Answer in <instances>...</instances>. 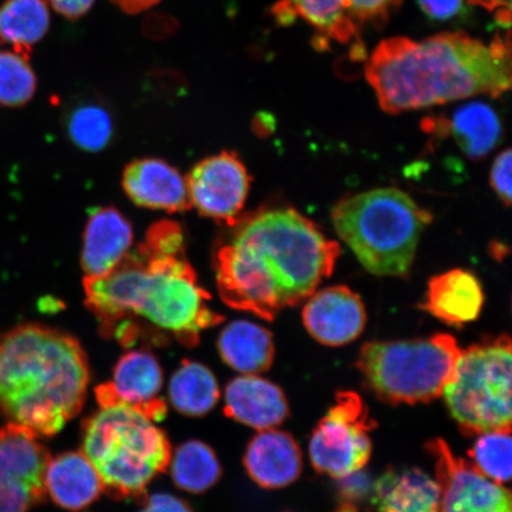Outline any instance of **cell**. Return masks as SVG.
Returning a JSON list of instances; mask_svg holds the SVG:
<instances>
[{
	"label": "cell",
	"mask_w": 512,
	"mask_h": 512,
	"mask_svg": "<svg viewBox=\"0 0 512 512\" xmlns=\"http://www.w3.org/2000/svg\"><path fill=\"white\" fill-rule=\"evenodd\" d=\"M217 248V288L233 309L274 320L334 273L341 246L292 208L239 217Z\"/></svg>",
	"instance_id": "6da1fadb"
},
{
	"label": "cell",
	"mask_w": 512,
	"mask_h": 512,
	"mask_svg": "<svg viewBox=\"0 0 512 512\" xmlns=\"http://www.w3.org/2000/svg\"><path fill=\"white\" fill-rule=\"evenodd\" d=\"M86 305L102 337L121 347L194 348L223 317L211 309L184 251H160L144 242L111 273L85 278Z\"/></svg>",
	"instance_id": "7a4b0ae2"
},
{
	"label": "cell",
	"mask_w": 512,
	"mask_h": 512,
	"mask_svg": "<svg viewBox=\"0 0 512 512\" xmlns=\"http://www.w3.org/2000/svg\"><path fill=\"white\" fill-rule=\"evenodd\" d=\"M510 34L489 43L465 32L413 41H382L364 69L382 110L388 114L447 104L479 94L502 95L511 86Z\"/></svg>",
	"instance_id": "3957f363"
},
{
	"label": "cell",
	"mask_w": 512,
	"mask_h": 512,
	"mask_svg": "<svg viewBox=\"0 0 512 512\" xmlns=\"http://www.w3.org/2000/svg\"><path fill=\"white\" fill-rule=\"evenodd\" d=\"M91 369L78 339L41 324L0 339V413L38 438L54 437L81 412Z\"/></svg>",
	"instance_id": "277c9868"
},
{
	"label": "cell",
	"mask_w": 512,
	"mask_h": 512,
	"mask_svg": "<svg viewBox=\"0 0 512 512\" xmlns=\"http://www.w3.org/2000/svg\"><path fill=\"white\" fill-rule=\"evenodd\" d=\"M82 453L98 471L108 496L139 502L172 456L170 441L155 421L119 402L99 405L83 420Z\"/></svg>",
	"instance_id": "5b68a950"
},
{
	"label": "cell",
	"mask_w": 512,
	"mask_h": 512,
	"mask_svg": "<svg viewBox=\"0 0 512 512\" xmlns=\"http://www.w3.org/2000/svg\"><path fill=\"white\" fill-rule=\"evenodd\" d=\"M433 216L399 189L383 188L344 198L332 209L339 238L368 272L407 277Z\"/></svg>",
	"instance_id": "8992f818"
},
{
	"label": "cell",
	"mask_w": 512,
	"mask_h": 512,
	"mask_svg": "<svg viewBox=\"0 0 512 512\" xmlns=\"http://www.w3.org/2000/svg\"><path fill=\"white\" fill-rule=\"evenodd\" d=\"M462 349L451 335L364 344L357 368L377 398L416 405L440 398Z\"/></svg>",
	"instance_id": "52a82bcc"
},
{
	"label": "cell",
	"mask_w": 512,
	"mask_h": 512,
	"mask_svg": "<svg viewBox=\"0 0 512 512\" xmlns=\"http://www.w3.org/2000/svg\"><path fill=\"white\" fill-rule=\"evenodd\" d=\"M511 371L508 335L486 339L462 351L443 395L464 435L511 431Z\"/></svg>",
	"instance_id": "ba28073f"
},
{
	"label": "cell",
	"mask_w": 512,
	"mask_h": 512,
	"mask_svg": "<svg viewBox=\"0 0 512 512\" xmlns=\"http://www.w3.org/2000/svg\"><path fill=\"white\" fill-rule=\"evenodd\" d=\"M376 427L361 396L350 390L319 421L310 440L312 466L322 475L342 478L364 469L370 460V432Z\"/></svg>",
	"instance_id": "9c48e42d"
},
{
	"label": "cell",
	"mask_w": 512,
	"mask_h": 512,
	"mask_svg": "<svg viewBox=\"0 0 512 512\" xmlns=\"http://www.w3.org/2000/svg\"><path fill=\"white\" fill-rule=\"evenodd\" d=\"M50 459L28 428L12 422L0 428V512H28L44 501Z\"/></svg>",
	"instance_id": "30bf717a"
},
{
	"label": "cell",
	"mask_w": 512,
	"mask_h": 512,
	"mask_svg": "<svg viewBox=\"0 0 512 512\" xmlns=\"http://www.w3.org/2000/svg\"><path fill=\"white\" fill-rule=\"evenodd\" d=\"M440 488L439 512H512L510 491L459 458L445 440L427 445Z\"/></svg>",
	"instance_id": "8fae6325"
},
{
	"label": "cell",
	"mask_w": 512,
	"mask_h": 512,
	"mask_svg": "<svg viewBox=\"0 0 512 512\" xmlns=\"http://www.w3.org/2000/svg\"><path fill=\"white\" fill-rule=\"evenodd\" d=\"M185 181L190 207L232 226L245 207L252 179L239 156L226 151L196 164Z\"/></svg>",
	"instance_id": "7c38bea8"
},
{
	"label": "cell",
	"mask_w": 512,
	"mask_h": 512,
	"mask_svg": "<svg viewBox=\"0 0 512 512\" xmlns=\"http://www.w3.org/2000/svg\"><path fill=\"white\" fill-rule=\"evenodd\" d=\"M163 369L152 352L132 350L115 364L113 381L95 389L99 405L119 402L137 409L152 421H162L168 405L160 398L163 389Z\"/></svg>",
	"instance_id": "4fadbf2b"
},
{
	"label": "cell",
	"mask_w": 512,
	"mask_h": 512,
	"mask_svg": "<svg viewBox=\"0 0 512 512\" xmlns=\"http://www.w3.org/2000/svg\"><path fill=\"white\" fill-rule=\"evenodd\" d=\"M303 323L320 344L342 347L362 335L367 311L361 297L349 287H326L306 299Z\"/></svg>",
	"instance_id": "5bb4252c"
},
{
	"label": "cell",
	"mask_w": 512,
	"mask_h": 512,
	"mask_svg": "<svg viewBox=\"0 0 512 512\" xmlns=\"http://www.w3.org/2000/svg\"><path fill=\"white\" fill-rule=\"evenodd\" d=\"M224 414L258 431L277 427L290 415L286 395L277 384L258 375H241L224 390Z\"/></svg>",
	"instance_id": "9a60e30c"
},
{
	"label": "cell",
	"mask_w": 512,
	"mask_h": 512,
	"mask_svg": "<svg viewBox=\"0 0 512 512\" xmlns=\"http://www.w3.org/2000/svg\"><path fill=\"white\" fill-rule=\"evenodd\" d=\"M132 245V224L118 209H95L83 236L81 265L86 278H101L111 273L132 252Z\"/></svg>",
	"instance_id": "2e32d148"
},
{
	"label": "cell",
	"mask_w": 512,
	"mask_h": 512,
	"mask_svg": "<svg viewBox=\"0 0 512 512\" xmlns=\"http://www.w3.org/2000/svg\"><path fill=\"white\" fill-rule=\"evenodd\" d=\"M123 187L139 207L177 213L190 207L187 181L162 159L144 158L126 166Z\"/></svg>",
	"instance_id": "e0dca14e"
},
{
	"label": "cell",
	"mask_w": 512,
	"mask_h": 512,
	"mask_svg": "<svg viewBox=\"0 0 512 512\" xmlns=\"http://www.w3.org/2000/svg\"><path fill=\"white\" fill-rule=\"evenodd\" d=\"M243 463L248 476L264 489H283L296 482L303 470V456L290 433L260 431L249 441Z\"/></svg>",
	"instance_id": "ac0fdd59"
},
{
	"label": "cell",
	"mask_w": 512,
	"mask_h": 512,
	"mask_svg": "<svg viewBox=\"0 0 512 512\" xmlns=\"http://www.w3.org/2000/svg\"><path fill=\"white\" fill-rule=\"evenodd\" d=\"M484 300L483 287L476 275L457 268L428 281L420 309L447 325L463 326L478 319Z\"/></svg>",
	"instance_id": "d6986e66"
},
{
	"label": "cell",
	"mask_w": 512,
	"mask_h": 512,
	"mask_svg": "<svg viewBox=\"0 0 512 512\" xmlns=\"http://www.w3.org/2000/svg\"><path fill=\"white\" fill-rule=\"evenodd\" d=\"M422 126L426 132L450 134L471 160L488 156L501 143L503 136L502 123L496 111L484 102H470L459 107L450 119H425Z\"/></svg>",
	"instance_id": "ffe728a7"
},
{
	"label": "cell",
	"mask_w": 512,
	"mask_h": 512,
	"mask_svg": "<svg viewBox=\"0 0 512 512\" xmlns=\"http://www.w3.org/2000/svg\"><path fill=\"white\" fill-rule=\"evenodd\" d=\"M46 490L64 510H85L98 501L104 486L98 471L82 452H66L51 458L46 471Z\"/></svg>",
	"instance_id": "44dd1931"
},
{
	"label": "cell",
	"mask_w": 512,
	"mask_h": 512,
	"mask_svg": "<svg viewBox=\"0 0 512 512\" xmlns=\"http://www.w3.org/2000/svg\"><path fill=\"white\" fill-rule=\"evenodd\" d=\"M377 512H439L440 488L426 472L390 469L376 480L371 490Z\"/></svg>",
	"instance_id": "7402d4cb"
},
{
	"label": "cell",
	"mask_w": 512,
	"mask_h": 512,
	"mask_svg": "<svg viewBox=\"0 0 512 512\" xmlns=\"http://www.w3.org/2000/svg\"><path fill=\"white\" fill-rule=\"evenodd\" d=\"M224 363L241 374L256 375L274 361L272 332L248 320H234L221 331L217 342Z\"/></svg>",
	"instance_id": "603a6c76"
},
{
	"label": "cell",
	"mask_w": 512,
	"mask_h": 512,
	"mask_svg": "<svg viewBox=\"0 0 512 512\" xmlns=\"http://www.w3.org/2000/svg\"><path fill=\"white\" fill-rule=\"evenodd\" d=\"M272 12L283 25L297 18L304 19L318 31L323 41L341 44L360 41L358 29L345 10L344 0H280Z\"/></svg>",
	"instance_id": "cb8c5ba5"
},
{
	"label": "cell",
	"mask_w": 512,
	"mask_h": 512,
	"mask_svg": "<svg viewBox=\"0 0 512 512\" xmlns=\"http://www.w3.org/2000/svg\"><path fill=\"white\" fill-rule=\"evenodd\" d=\"M169 396L177 412L200 418L213 411L221 392L213 371L201 363L184 360L171 377Z\"/></svg>",
	"instance_id": "d4e9b609"
},
{
	"label": "cell",
	"mask_w": 512,
	"mask_h": 512,
	"mask_svg": "<svg viewBox=\"0 0 512 512\" xmlns=\"http://www.w3.org/2000/svg\"><path fill=\"white\" fill-rule=\"evenodd\" d=\"M49 28L44 0H5L0 8V38L19 54L30 57L31 48L43 40Z\"/></svg>",
	"instance_id": "484cf974"
},
{
	"label": "cell",
	"mask_w": 512,
	"mask_h": 512,
	"mask_svg": "<svg viewBox=\"0 0 512 512\" xmlns=\"http://www.w3.org/2000/svg\"><path fill=\"white\" fill-rule=\"evenodd\" d=\"M169 466L178 488L195 495L213 488L222 476V467L213 448L200 440L179 445Z\"/></svg>",
	"instance_id": "4316f807"
},
{
	"label": "cell",
	"mask_w": 512,
	"mask_h": 512,
	"mask_svg": "<svg viewBox=\"0 0 512 512\" xmlns=\"http://www.w3.org/2000/svg\"><path fill=\"white\" fill-rule=\"evenodd\" d=\"M67 133L81 150L102 151L113 138L112 115L105 106L96 102H85L75 106L67 117Z\"/></svg>",
	"instance_id": "83f0119b"
},
{
	"label": "cell",
	"mask_w": 512,
	"mask_h": 512,
	"mask_svg": "<svg viewBox=\"0 0 512 512\" xmlns=\"http://www.w3.org/2000/svg\"><path fill=\"white\" fill-rule=\"evenodd\" d=\"M37 79L29 57L17 51H0V105L21 107L34 98Z\"/></svg>",
	"instance_id": "f1b7e54d"
},
{
	"label": "cell",
	"mask_w": 512,
	"mask_h": 512,
	"mask_svg": "<svg viewBox=\"0 0 512 512\" xmlns=\"http://www.w3.org/2000/svg\"><path fill=\"white\" fill-rule=\"evenodd\" d=\"M470 451L471 464L498 484L511 479V431H494L477 435Z\"/></svg>",
	"instance_id": "f546056e"
},
{
	"label": "cell",
	"mask_w": 512,
	"mask_h": 512,
	"mask_svg": "<svg viewBox=\"0 0 512 512\" xmlns=\"http://www.w3.org/2000/svg\"><path fill=\"white\" fill-rule=\"evenodd\" d=\"M402 0H344L345 10L356 28L367 22L384 21Z\"/></svg>",
	"instance_id": "4dcf8cb0"
},
{
	"label": "cell",
	"mask_w": 512,
	"mask_h": 512,
	"mask_svg": "<svg viewBox=\"0 0 512 512\" xmlns=\"http://www.w3.org/2000/svg\"><path fill=\"white\" fill-rule=\"evenodd\" d=\"M511 156L510 149L499 153L490 171V184L505 207L511 206Z\"/></svg>",
	"instance_id": "1f68e13d"
},
{
	"label": "cell",
	"mask_w": 512,
	"mask_h": 512,
	"mask_svg": "<svg viewBox=\"0 0 512 512\" xmlns=\"http://www.w3.org/2000/svg\"><path fill=\"white\" fill-rule=\"evenodd\" d=\"M339 494L343 501L356 503L371 495L374 482H371L368 473L363 470L350 473V475L339 478Z\"/></svg>",
	"instance_id": "d6a6232c"
},
{
	"label": "cell",
	"mask_w": 512,
	"mask_h": 512,
	"mask_svg": "<svg viewBox=\"0 0 512 512\" xmlns=\"http://www.w3.org/2000/svg\"><path fill=\"white\" fill-rule=\"evenodd\" d=\"M142 503L143 508L139 512H194L187 501L166 492L146 495Z\"/></svg>",
	"instance_id": "836d02e7"
},
{
	"label": "cell",
	"mask_w": 512,
	"mask_h": 512,
	"mask_svg": "<svg viewBox=\"0 0 512 512\" xmlns=\"http://www.w3.org/2000/svg\"><path fill=\"white\" fill-rule=\"evenodd\" d=\"M421 9L434 19H450L462 9L463 0H419Z\"/></svg>",
	"instance_id": "e575fe53"
},
{
	"label": "cell",
	"mask_w": 512,
	"mask_h": 512,
	"mask_svg": "<svg viewBox=\"0 0 512 512\" xmlns=\"http://www.w3.org/2000/svg\"><path fill=\"white\" fill-rule=\"evenodd\" d=\"M47 2V0H44ZM54 10L68 19H79L85 16L95 0H48Z\"/></svg>",
	"instance_id": "d590c367"
},
{
	"label": "cell",
	"mask_w": 512,
	"mask_h": 512,
	"mask_svg": "<svg viewBox=\"0 0 512 512\" xmlns=\"http://www.w3.org/2000/svg\"><path fill=\"white\" fill-rule=\"evenodd\" d=\"M470 4L482 6L489 12H494L496 21L510 27L511 22V0H469Z\"/></svg>",
	"instance_id": "8d00e7d4"
},
{
	"label": "cell",
	"mask_w": 512,
	"mask_h": 512,
	"mask_svg": "<svg viewBox=\"0 0 512 512\" xmlns=\"http://www.w3.org/2000/svg\"><path fill=\"white\" fill-rule=\"evenodd\" d=\"M120 10H123L128 15H137L147 9L152 8L160 0H112Z\"/></svg>",
	"instance_id": "74e56055"
},
{
	"label": "cell",
	"mask_w": 512,
	"mask_h": 512,
	"mask_svg": "<svg viewBox=\"0 0 512 512\" xmlns=\"http://www.w3.org/2000/svg\"><path fill=\"white\" fill-rule=\"evenodd\" d=\"M492 256L497 260H502L508 254L509 249L502 245V243L494 242L491 246Z\"/></svg>",
	"instance_id": "f35d334b"
},
{
	"label": "cell",
	"mask_w": 512,
	"mask_h": 512,
	"mask_svg": "<svg viewBox=\"0 0 512 512\" xmlns=\"http://www.w3.org/2000/svg\"><path fill=\"white\" fill-rule=\"evenodd\" d=\"M335 512H360L358 511L355 503L343 501V503L338 505V508Z\"/></svg>",
	"instance_id": "ab89813d"
}]
</instances>
